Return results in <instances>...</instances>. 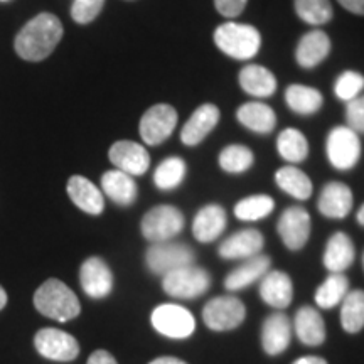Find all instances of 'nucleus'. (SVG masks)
I'll return each mask as SVG.
<instances>
[{
    "label": "nucleus",
    "instance_id": "f257e3e1",
    "mask_svg": "<svg viewBox=\"0 0 364 364\" xmlns=\"http://www.w3.org/2000/svg\"><path fill=\"white\" fill-rule=\"evenodd\" d=\"M63 38V24L54 14L43 12L36 16L22 27L17 34L16 48L17 54L26 61H43L51 54Z\"/></svg>",
    "mask_w": 364,
    "mask_h": 364
},
{
    "label": "nucleus",
    "instance_id": "f03ea898",
    "mask_svg": "<svg viewBox=\"0 0 364 364\" xmlns=\"http://www.w3.org/2000/svg\"><path fill=\"white\" fill-rule=\"evenodd\" d=\"M34 306L43 316L58 322H68L78 317L81 312L80 300L76 294L58 279L46 280L36 290Z\"/></svg>",
    "mask_w": 364,
    "mask_h": 364
},
{
    "label": "nucleus",
    "instance_id": "7ed1b4c3",
    "mask_svg": "<svg viewBox=\"0 0 364 364\" xmlns=\"http://www.w3.org/2000/svg\"><path fill=\"white\" fill-rule=\"evenodd\" d=\"M215 44L226 56L238 59V61H248L260 51L262 34L252 24L228 21L216 27Z\"/></svg>",
    "mask_w": 364,
    "mask_h": 364
},
{
    "label": "nucleus",
    "instance_id": "20e7f679",
    "mask_svg": "<svg viewBox=\"0 0 364 364\" xmlns=\"http://www.w3.org/2000/svg\"><path fill=\"white\" fill-rule=\"evenodd\" d=\"M211 287V275L201 267L193 265L177 268L162 277L164 292L174 299H198Z\"/></svg>",
    "mask_w": 364,
    "mask_h": 364
},
{
    "label": "nucleus",
    "instance_id": "39448f33",
    "mask_svg": "<svg viewBox=\"0 0 364 364\" xmlns=\"http://www.w3.org/2000/svg\"><path fill=\"white\" fill-rule=\"evenodd\" d=\"M186 220L184 215L171 204H161L145 213L140 223V230L145 240L150 243H161V241H171L184 230Z\"/></svg>",
    "mask_w": 364,
    "mask_h": 364
},
{
    "label": "nucleus",
    "instance_id": "423d86ee",
    "mask_svg": "<svg viewBox=\"0 0 364 364\" xmlns=\"http://www.w3.org/2000/svg\"><path fill=\"white\" fill-rule=\"evenodd\" d=\"M196 252L189 245L177 243V241H161L152 243L145 252V263L149 270L156 275H167L177 268L193 265Z\"/></svg>",
    "mask_w": 364,
    "mask_h": 364
},
{
    "label": "nucleus",
    "instance_id": "0eeeda50",
    "mask_svg": "<svg viewBox=\"0 0 364 364\" xmlns=\"http://www.w3.org/2000/svg\"><path fill=\"white\" fill-rule=\"evenodd\" d=\"M326 154L332 167H336V169H353L361 157L359 135L349 127H334L327 135Z\"/></svg>",
    "mask_w": 364,
    "mask_h": 364
},
{
    "label": "nucleus",
    "instance_id": "6e6552de",
    "mask_svg": "<svg viewBox=\"0 0 364 364\" xmlns=\"http://www.w3.org/2000/svg\"><path fill=\"white\" fill-rule=\"evenodd\" d=\"M154 329L169 339H188L196 331V318L188 309L177 304H162L150 316Z\"/></svg>",
    "mask_w": 364,
    "mask_h": 364
},
{
    "label": "nucleus",
    "instance_id": "1a4fd4ad",
    "mask_svg": "<svg viewBox=\"0 0 364 364\" xmlns=\"http://www.w3.org/2000/svg\"><path fill=\"white\" fill-rule=\"evenodd\" d=\"M247 317L245 304L233 295L211 299L203 309V321L211 331H231L241 326Z\"/></svg>",
    "mask_w": 364,
    "mask_h": 364
},
{
    "label": "nucleus",
    "instance_id": "9d476101",
    "mask_svg": "<svg viewBox=\"0 0 364 364\" xmlns=\"http://www.w3.org/2000/svg\"><path fill=\"white\" fill-rule=\"evenodd\" d=\"M177 112L167 103H159L150 107L140 120V136L147 145H161L166 142L176 130Z\"/></svg>",
    "mask_w": 364,
    "mask_h": 364
},
{
    "label": "nucleus",
    "instance_id": "9b49d317",
    "mask_svg": "<svg viewBox=\"0 0 364 364\" xmlns=\"http://www.w3.org/2000/svg\"><path fill=\"white\" fill-rule=\"evenodd\" d=\"M34 346L41 356L51 361L70 363L75 361L80 354L78 341L68 332L54 329V327L41 329L34 338Z\"/></svg>",
    "mask_w": 364,
    "mask_h": 364
},
{
    "label": "nucleus",
    "instance_id": "f8f14e48",
    "mask_svg": "<svg viewBox=\"0 0 364 364\" xmlns=\"http://www.w3.org/2000/svg\"><path fill=\"white\" fill-rule=\"evenodd\" d=\"M277 230L284 245L292 252L306 247L311 236V216L304 208L290 206L282 213Z\"/></svg>",
    "mask_w": 364,
    "mask_h": 364
},
{
    "label": "nucleus",
    "instance_id": "ddd939ff",
    "mask_svg": "<svg viewBox=\"0 0 364 364\" xmlns=\"http://www.w3.org/2000/svg\"><path fill=\"white\" fill-rule=\"evenodd\" d=\"M108 157L118 171L129 176H144L150 167V156L144 145L130 142V140H120L110 147Z\"/></svg>",
    "mask_w": 364,
    "mask_h": 364
},
{
    "label": "nucleus",
    "instance_id": "4468645a",
    "mask_svg": "<svg viewBox=\"0 0 364 364\" xmlns=\"http://www.w3.org/2000/svg\"><path fill=\"white\" fill-rule=\"evenodd\" d=\"M81 289L91 299H105L112 294L113 275L110 267L100 257H90L80 270Z\"/></svg>",
    "mask_w": 364,
    "mask_h": 364
},
{
    "label": "nucleus",
    "instance_id": "2eb2a0df",
    "mask_svg": "<svg viewBox=\"0 0 364 364\" xmlns=\"http://www.w3.org/2000/svg\"><path fill=\"white\" fill-rule=\"evenodd\" d=\"M265 245V238L255 228H247V230L236 231L226 238L218 248L221 258L225 260H248V258L260 255Z\"/></svg>",
    "mask_w": 364,
    "mask_h": 364
},
{
    "label": "nucleus",
    "instance_id": "dca6fc26",
    "mask_svg": "<svg viewBox=\"0 0 364 364\" xmlns=\"http://www.w3.org/2000/svg\"><path fill=\"white\" fill-rule=\"evenodd\" d=\"M220 118L221 113L216 105L204 103L201 107L196 108V112L189 117V120L186 122L181 130L182 144L188 145V147H194V145L201 144L215 130Z\"/></svg>",
    "mask_w": 364,
    "mask_h": 364
},
{
    "label": "nucleus",
    "instance_id": "f3484780",
    "mask_svg": "<svg viewBox=\"0 0 364 364\" xmlns=\"http://www.w3.org/2000/svg\"><path fill=\"white\" fill-rule=\"evenodd\" d=\"M292 324L284 312H273L262 326V346L268 356H279L290 346Z\"/></svg>",
    "mask_w": 364,
    "mask_h": 364
},
{
    "label": "nucleus",
    "instance_id": "a211bd4d",
    "mask_svg": "<svg viewBox=\"0 0 364 364\" xmlns=\"http://www.w3.org/2000/svg\"><path fill=\"white\" fill-rule=\"evenodd\" d=\"M322 216L331 220H344L353 209V193L344 182H329L324 186L317 203Z\"/></svg>",
    "mask_w": 364,
    "mask_h": 364
},
{
    "label": "nucleus",
    "instance_id": "6ab92c4d",
    "mask_svg": "<svg viewBox=\"0 0 364 364\" xmlns=\"http://www.w3.org/2000/svg\"><path fill=\"white\" fill-rule=\"evenodd\" d=\"M260 297L273 309H287L292 304L294 285L290 277L284 272L268 270L260 282Z\"/></svg>",
    "mask_w": 364,
    "mask_h": 364
},
{
    "label": "nucleus",
    "instance_id": "aec40b11",
    "mask_svg": "<svg viewBox=\"0 0 364 364\" xmlns=\"http://www.w3.org/2000/svg\"><path fill=\"white\" fill-rule=\"evenodd\" d=\"M270 257L268 255H255V257L245 260L235 270H231L225 279V289L230 292H238V290L247 289L255 282L262 280L263 275L270 270Z\"/></svg>",
    "mask_w": 364,
    "mask_h": 364
},
{
    "label": "nucleus",
    "instance_id": "412c9836",
    "mask_svg": "<svg viewBox=\"0 0 364 364\" xmlns=\"http://www.w3.org/2000/svg\"><path fill=\"white\" fill-rule=\"evenodd\" d=\"M331 53V39L324 31L314 29L309 31L300 38L297 49H295V59H297L299 66L316 68L321 65Z\"/></svg>",
    "mask_w": 364,
    "mask_h": 364
},
{
    "label": "nucleus",
    "instance_id": "4be33fe9",
    "mask_svg": "<svg viewBox=\"0 0 364 364\" xmlns=\"http://www.w3.org/2000/svg\"><path fill=\"white\" fill-rule=\"evenodd\" d=\"M228 223L225 208L220 204H208L201 208L193 221V235L199 243H211L220 238Z\"/></svg>",
    "mask_w": 364,
    "mask_h": 364
},
{
    "label": "nucleus",
    "instance_id": "5701e85b",
    "mask_svg": "<svg viewBox=\"0 0 364 364\" xmlns=\"http://www.w3.org/2000/svg\"><path fill=\"white\" fill-rule=\"evenodd\" d=\"M66 189L71 201L75 203L81 211L93 216L102 215L105 209L103 193L90 179H86L83 176H73L71 179L68 181Z\"/></svg>",
    "mask_w": 364,
    "mask_h": 364
},
{
    "label": "nucleus",
    "instance_id": "b1692460",
    "mask_svg": "<svg viewBox=\"0 0 364 364\" xmlns=\"http://www.w3.org/2000/svg\"><path fill=\"white\" fill-rule=\"evenodd\" d=\"M240 86L255 98H268L277 91V78L262 65H248L240 71Z\"/></svg>",
    "mask_w": 364,
    "mask_h": 364
},
{
    "label": "nucleus",
    "instance_id": "393cba45",
    "mask_svg": "<svg viewBox=\"0 0 364 364\" xmlns=\"http://www.w3.org/2000/svg\"><path fill=\"white\" fill-rule=\"evenodd\" d=\"M354 258H356V250L351 238L343 231L332 235L324 252V267L327 270L331 273H343L353 265Z\"/></svg>",
    "mask_w": 364,
    "mask_h": 364
},
{
    "label": "nucleus",
    "instance_id": "a878e982",
    "mask_svg": "<svg viewBox=\"0 0 364 364\" xmlns=\"http://www.w3.org/2000/svg\"><path fill=\"white\" fill-rule=\"evenodd\" d=\"M236 118L245 129L255 132V134L267 135L277 127L275 112L262 102L243 103L236 112Z\"/></svg>",
    "mask_w": 364,
    "mask_h": 364
},
{
    "label": "nucleus",
    "instance_id": "bb28decb",
    "mask_svg": "<svg viewBox=\"0 0 364 364\" xmlns=\"http://www.w3.org/2000/svg\"><path fill=\"white\" fill-rule=\"evenodd\" d=\"M102 189L118 206H130L135 203L136 194H139L134 177L118 169L105 172L102 177Z\"/></svg>",
    "mask_w": 364,
    "mask_h": 364
},
{
    "label": "nucleus",
    "instance_id": "cd10ccee",
    "mask_svg": "<svg viewBox=\"0 0 364 364\" xmlns=\"http://www.w3.org/2000/svg\"><path fill=\"white\" fill-rule=\"evenodd\" d=\"M294 327L300 343L306 346H321L326 341L324 318L314 307H300L295 314Z\"/></svg>",
    "mask_w": 364,
    "mask_h": 364
},
{
    "label": "nucleus",
    "instance_id": "c85d7f7f",
    "mask_svg": "<svg viewBox=\"0 0 364 364\" xmlns=\"http://www.w3.org/2000/svg\"><path fill=\"white\" fill-rule=\"evenodd\" d=\"M285 103L292 112L309 117L321 110L324 98H322L321 91L312 86L290 85L285 90Z\"/></svg>",
    "mask_w": 364,
    "mask_h": 364
},
{
    "label": "nucleus",
    "instance_id": "c756f323",
    "mask_svg": "<svg viewBox=\"0 0 364 364\" xmlns=\"http://www.w3.org/2000/svg\"><path fill=\"white\" fill-rule=\"evenodd\" d=\"M275 182L284 193L299 199V201H306L312 194V182L309 176L294 166H285L277 171Z\"/></svg>",
    "mask_w": 364,
    "mask_h": 364
},
{
    "label": "nucleus",
    "instance_id": "7c9ffc66",
    "mask_svg": "<svg viewBox=\"0 0 364 364\" xmlns=\"http://www.w3.org/2000/svg\"><path fill=\"white\" fill-rule=\"evenodd\" d=\"M349 292V280L344 273H331L316 290V304L321 309H332L339 306Z\"/></svg>",
    "mask_w": 364,
    "mask_h": 364
},
{
    "label": "nucleus",
    "instance_id": "2f4dec72",
    "mask_svg": "<svg viewBox=\"0 0 364 364\" xmlns=\"http://www.w3.org/2000/svg\"><path fill=\"white\" fill-rule=\"evenodd\" d=\"M277 149L287 162H304L309 156V142L306 135L297 129H285L277 139Z\"/></svg>",
    "mask_w": 364,
    "mask_h": 364
},
{
    "label": "nucleus",
    "instance_id": "473e14b6",
    "mask_svg": "<svg viewBox=\"0 0 364 364\" xmlns=\"http://www.w3.org/2000/svg\"><path fill=\"white\" fill-rule=\"evenodd\" d=\"M341 326L349 334H356L364 327V290L348 292L341 306Z\"/></svg>",
    "mask_w": 364,
    "mask_h": 364
},
{
    "label": "nucleus",
    "instance_id": "72a5a7b5",
    "mask_svg": "<svg viewBox=\"0 0 364 364\" xmlns=\"http://www.w3.org/2000/svg\"><path fill=\"white\" fill-rule=\"evenodd\" d=\"M186 174H188V166L184 159L167 157L159 164L154 172V184L161 191H172L179 188Z\"/></svg>",
    "mask_w": 364,
    "mask_h": 364
},
{
    "label": "nucleus",
    "instance_id": "f704fd0d",
    "mask_svg": "<svg viewBox=\"0 0 364 364\" xmlns=\"http://www.w3.org/2000/svg\"><path fill=\"white\" fill-rule=\"evenodd\" d=\"M275 209V203L270 196L267 194H255L250 198L241 199L235 206V216L240 221H260L265 220L268 215Z\"/></svg>",
    "mask_w": 364,
    "mask_h": 364
},
{
    "label": "nucleus",
    "instance_id": "c9c22d12",
    "mask_svg": "<svg viewBox=\"0 0 364 364\" xmlns=\"http://www.w3.org/2000/svg\"><path fill=\"white\" fill-rule=\"evenodd\" d=\"M218 162L228 174H243L253 166L255 156L252 150L245 145H228L221 150Z\"/></svg>",
    "mask_w": 364,
    "mask_h": 364
},
{
    "label": "nucleus",
    "instance_id": "e433bc0d",
    "mask_svg": "<svg viewBox=\"0 0 364 364\" xmlns=\"http://www.w3.org/2000/svg\"><path fill=\"white\" fill-rule=\"evenodd\" d=\"M295 12L311 26L327 24L332 19L331 0H295Z\"/></svg>",
    "mask_w": 364,
    "mask_h": 364
},
{
    "label": "nucleus",
    "instance_id": "4c0bfd02",
    "mask_svg": "<svg viewBox=\"0 0 364 364\" xmlns=\"http://www.w3.org/2000/svg\"><path fill=\"white\" fill-rule=\"evenodd\" d=\"M364 88V76L358 71H344L343 75L336 80L334 93L336 97L343 102H351L359 97Z\"/></svg>",
    "mask_w": 364,
    "mask_h": 364
},
{
    "label": "nucleus",
    "instance_id": "58836bf2",
    "mask_svg": "<svg viewBox=\"0 0 364 364\" xmlns=\"http://www.w3.org/2000/svg\"><path fill=\"white\" fill-rule=\"evenodd\" d=\"M105 0H75L71 6V17L78 24H90L102 12Z\"/></svg>",
    "mask_w": 364,
    "mask_h": 364
},
{
    "label": "nucleus",
    "instance_id": "ea45409f",
    "mask_svg": "<svg viewBox=\"0 0 364 364\" xmlns=\"http://www.w3.org/2000/svg\"><path fill=\"white\" fill-rule=\"evenodd\" d=\"M346 122H348L349 129L356 132V134H364V97H356L351 102H348L346 107Z\"/></svg>",
    "mask_w": 364,
    "mask_h": 364
},
{
    "label": "nucleus",
    "instance_id": "a19ab883",
    "mask_svg": "<svg viewBox=\"0 0 364 364\" xmlns=\"http://www.w3.org/2000/svg\"><path fill=\"white\" fill-rule=\"evenodd\" d=\"M248 0H215L216 11L221 14L226 19L233 21L235 17H238L241 12L247 7Z\"/></svg>",
    "mask_w": 364,
    "mask_h": 364
},
{
    "label": "nucleus",
    "instance_id": "79ce46f5",
    "mask_svg": "<svg viewBox=\"0 0 364 364\" xmlns=\"http://www.w3.org/2000/svg\"><path fill=\"white\" fill-rule=\"evenodd\" d=\"M86 364H118L117 359L112 356L110 353L105 351V349H98L88 358V363Z\"/></svg>",
    "mask_w": 364,
    "mask_h": 364
},
{
    "label": "nucleus",
    "instance_id": "37998d69",
    "mask_svg": "<svg viewBox=\"0 0 364 364\" xmlns=\"http://www.w3.org/2000/svg\"><path fill=\"white\" fill-rule=\"evenodd\" d=\"M346 11L358 14V16H364V0H338Z\"/></svg>",
    "mask_w": 364,
    "mask_h": 364
},
{
    "label": "nucleus",
    "instance_id": "c03bdc74",
    "mask_svg": "<svg viewBox=\"0 0 364 364\" xmlns=\"http://www.w3.org/2000/svg\"><path fill=\"white\" fill-rule=\"evenodd\" d=\"M292 364H327V361L324 358H318V356H304L294 361Z\"/></svg>",
    "mask_w": 364,
    "mask_h": 364
},
{
    "label": "nucleus",
    "instance_id": "a18cd8bd",
    "mask_svg": "<svg viewBox=\"0 0 364 364\" xmlns=\"http://www.w3.org/2000/svg\"><path fill=\"white\" fill-rule=\"evenodd\" d=\"M149 364H188L186 361H182L179 358H171V356H164V358H157L154 359L152 363Z\"/></svg>",
    "mask_w": 364,
    "mask_h": 364
},
{
    "label": "nucleus",
    "instance_id": "49530a36",
    "mask_svg": "<svg viewBox=\"0 0 364 364\" xmlns=\"http://www.w3.org/2000/svg\"><path fill=\"white\" fill-rule=\"evenodd\" d=\"M6 304H7V294H6V290H4L2 287H0V311H2V309L6 307Z\"/></svg>",
    "mask_w": 364,
    "mask_h": 364
},
{
    "label": "nucleus",
    "instance_id": "de8ad7c7",
    "mask_svg": "<svg viewBox=\"0 0 364 364\" xmlns=\"http://www.w3.org/2000/svg\"><path fill=\"white\" fill-rule=\"evenodd\" d=\"M356 220H358V223L361 226H364V204L361 208H359V211H358V215H356Z\"/></svg>",
    "mask_w": 364,
    "mask_h": 364
},
{
    "label": "nucleus",
    "instance_id": "09e8293b",
    "mask_svg": "<svg viewBox=\"0 0 364 364\" xmlns=\"http://www.w3.org/2000/svg\"><path fill=\"white\" fill-rule=\"evenodd\" d=\"M0 2H7V0H0Z\"/></svg>",
    "mask_w": 364,
    "mask_h": 364
},
{
    "label": "nucleus",
    "instance_id": "8fccbe9b",
    "mask_svg": "<svg viewBox=\"0 0 364 364\" xmlns=\"http://www.w3.org/2000/svg\"><path fill=\"white\" fill-rule=\"evenodd\" d=\"M363 265H364V255H363Z\"/></svg>",
    "mask_w": 364,
    "mask_h": 364
}]
</instances>
